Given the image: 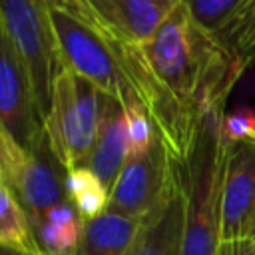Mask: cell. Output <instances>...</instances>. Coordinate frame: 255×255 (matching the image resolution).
I'll return each mask as SVG.
<instances>
[{"label":"cell","mask_w":255,"mask_h":255,"mask_svg":"<svg viewBox=\"0 0 255 255\" xmlns=\"http://www.w3.org/2000/svg\"><path fill=\"white\" fill-rule=\"evenodd\" d=\"M153 90L151 122L171 161L185 163L207 114H225L243 74L217 38L201 30L179 2L155 34L139 44Z\"/></svg>","instance_id":"1"},{"label":"cell","mask_w":255,"mask_h":255,"mask_svg":"<svg viewBox=\"0 0 255 255\" xmlns=\"http://www.w3.org/2000/svg\"><path fill=\"white\" fill-rule=\"evenodd\" d=\"M62 66L90 80L122 106L151 110L153 94L139 44L114 32L88 0H44Z\"/></svg>","instance_id":"2"},{"label":"cell","mask_w":255,"mask_h":255,"mask_svg":"<svg viewBox=\"0 0 255 255\" xmlns=\"http://www.w3.org/2000/svg\"><path fill=\"white\" fill-rule=\"evenodd\" d=\"M225 114H207L191 155L177 163L185 191V219L179 255H217L221 243V122Z\"/></svg>","instance_id":"3"},{"label":"cell","mask_w":255,"mask_h":255,"mask_svg":"<svg viewBox=\"0 0 255 255\" xmlns=\"http://www.w3.org/2000/svg\"><path fill=\"white\" fill-rule=\"evenodd\" d=\"M102 92L86 78L62 68L54 80L52 100L44 118L48 149L66 173L86 167L94 149Z\"/></svg>","instance_id":"4"},{"label":"cell","mask_w":255,"mask_h":255,"mask_svg":"<svg viewBox=\"0 0 255 255\" xmlns=\"http://www.w3.org/2000/svg\"><path fill=\"white\" fill-rule=\"evenodd\" d=\"M0 22L24 64L42 120L48 114L62 60L44 0H0Z\"/></svg>","instance_id":"5"},{"label":"cell","mask_w":255,"mask_h":255,"mask_svg":"<svg viewBox=\"0 0 255 255\" xmlns=\"http://www.w3.org/2000/svg\"><path fill=\"white\" fill-rule=\"evenodd\" d=\"M50 149L34 151L18 143L0 124V181L26 209L32 227L58 203L66 201L64 175Z\"/></svg>","instance_id":"6"},{"label":"cell","mask_w":255,"mask_h":255,"mask_svg":"<svg viewBox=\"0 0 255 255\" xmlns=\"http://www.w3.org/2000/svg\"><path fill=\"white\" fill-rule=\"evenodd\" d=\"M0 124L24 147L48 149L30 76L0 22Z\"/></svg>","instance_id":"7"},{"label":"cell","mask_w":255,"mask_h":255,"mask_svg":"<svg viewBox=\"0 0 255 255\" xmlns=\"http://www.w3.org/2000/svg\"><path fill=\"white\" fill-rule=\"evenodd\" d=\"M221 241L255 239V137L223 143Z\"/></svg>","instance_id":"8"},{"label":"cell","mask_w":255,"mask_h":255,"mask_svg":"<svg viewBox=\"0 0 255 255\" xmlns=\"http://www.w3.org/2000/svg\"><path fill=\"white\" fill-rule=\"evenodd\" d=\"M173 175V161L157 137L151 147L128 155L112 189L108 209L129 217H145L163 197Z\"/></svg>","instance_id":"9"},{"label":"cell","mask_w":255,"mask_h":255,"mask_svg":"<svg viewBox=\"0 0 255 255\" xmlns=\"http://www.w3.org/2000/svg\"><path fill=\"white\" fill-rule=\"evenodd\" d=\"M185 219V191L179 165L173 161V175L157 205L143 217L141 227L126 255H179Z\"/></svg>","instance_id":"10"},{"label":"cell","mask_w":255,"mask_h":255,"mask_svg":"<svg viewBox=\"0 0 255 255\" xmlns=\"http://www.w3.org/2000/svg\"><path fill=\"white\" fill-rule=\"evenodd\" d=\"M126 157H128V131H126L124 108L116 98L102 94L98 133H96L94 149L88 159V167L108 189H112L118 173L126 163Z\"/></svg>","instance_id":"11"},{"label":"cell","mask_w":255,"mask_h":255,"mask_svg":"<svg viewBox=\"0 0 255 255\" xmlns=\"http://www.w3.org/2000/svg\"><path fill=\"white\" fill-rule=\"evenodd\" d=\"M96 14L131 44L147 42L179 0H88Z\"/></svg>","instance_id":"12"},{"label":"cell","mask_w":255,"mask_h":255,"mask_svg":"<svg viewBox=\"0 0 255 255\" xmlns=\"http://www.w3.org/2000/svg\"><path fill=\"white\" fill-rule=\"evenodd\" d=\"M143 217H129L106 209L94 219H84L82 237L72 255H126L141 227Z\"/></svg>","instance_id":"13"},{"label":"cell","mask_w":255,"mask_h":255,"mask_svg":"<svg viewBox=\"0 0 255 255\" xmlns=\"http://www.w3.org/2000/svg\"><path fill=\"white\" fill-rule=\"evenodd\" d=\"M84 219L72 201L54 205L36 225L34 233L44 255H72L82 237Z\"/></svg>","instance_id":"14"},{"label":"cell","mask_w":255,"mask_h":255,"mask_svg":"<svg viewBox=\"0 0 255 255\" xmlns=\"http://www.w3.org/2000/svg\"><path fill=\"white\" fill-rule=\"evenodd\" d=\"M0 245L26 255H44L32 221L14 193L0 181Z\"/></svg>","instance_id":"15"},{"label":"cell","mask_w":255,"mask_h":255,"mask_svg":"<svg viewBox=\"0 0 255 255\" xmlns=\"http://www.w3.org/2000/svg\"><path fill=\"white\" fill-rule=\"evenodd\" d=\"M237 68L245 72L255 64V0H243L227 26L215 36Z\"/></svg>","instance_id":"16"},{"label":"cell","mask_w":255,"mask_h":255,"mask_svg":"<svg viewBox=\"0 0 255 255\" xmlns=\"http://www.w3.org/2000/svg\"><path fill=\"white\" fill-rule=\"evenodd\" d=\"M64 189L68 201L74 203L82 219H94L108 209L110 189L86 167H76L64 173Z\"/></svg>","instance_id":"17"},{"label":"cell","mask_w":255,"mask_h":255,"mask_svg":"<svg viewBox=\"0 0 255 255\" xmlns=\"http://www.w3.org/2000/svg\"><path fill=\"white\" fill-rule=\"evenodd\" d=\"M191 20L205 32L217 36L243 0H179Z\"/></svg>","instance_id":"18"},{"label":"cell","mask_w":255,"mask_h":255,"mask_svg":"<svg viewBox=\"0 0 255 255\" xmlns=\"http://www.w3.org/2000/svg\"><path fill=\"white\" fill-rule=\"evenodd\" d=\"M122 108H124V116H126L128 155H137V153L147 151L151 147V143L159 137L147 110L139 104H128Z\"/></svg>","instance_id":"19"},{"label":"cell","mask_w":255,"mask_h":255,"mask_svg":"<svg viewBox=\"0 0 255 255\" xmlns=\"http://www.w3.org/2000/svg\"><path fill=\"white\" fill-rule=\"evenodd\" d=\"M255 137V110L253 108H237L231 114L223 116L221 122V141L235 143L243 139H253Z\"/></svg>","instance_id":"20"},{"label":"cell","mask_w":255,"mask_h":255,"mask_svg":"<svg viewBox=\"0 0 255 255\" xmlns=\"http://www.w3.org/2000/svg\"><path fill=\"white\" fill-rule=\"evenodd\" d=\"M217 255H255V239H231L221 241Z\"/></svg>","instance_id":"21"},{"label":"cell","mask_w":255,"mask_h":255,"mask_svg":"<svg viewBox=\"0 0 255 255\" xmlns=\"http://www.w3.org/2000/svg\"><path fill=\"white\" fill-rule=\"evenodd\" d=\"M0 255H26V253H22V251H16V249H10V247H4V245H0Z\"/></svg>","instance_id":"22"}]
</instances>
